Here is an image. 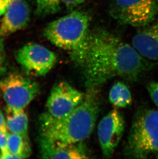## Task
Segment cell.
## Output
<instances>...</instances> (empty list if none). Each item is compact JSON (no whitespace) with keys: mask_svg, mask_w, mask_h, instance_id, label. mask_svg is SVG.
<instances>
[{"mask_svg":"<svg viewBox=\"0 0 158 159\" xmlns=\"http://www.w3.org/2000/svg\"><path fill=\"white\" fill-rule=\"evenodd\" d=\"M0 91L8 107L24 109L37 96L40 86L30 78L11 74L0 81Z\"/></svg>","mask_w":158,"mask_h":159,"instance_id":"8992f818","label":"cell"},{"mask_svg":"<svg viewBox=\"0 0 158 159\" xmlns=\"http://www.w3.org/2000/svg\"><path fill=\"white\" fill-rule=\"evenodd\" d=\"M5 51H4V38H0V65L3 63L4 60Z\"/></svg>","mask_w":158,"mask_h":159,"instance_id":"44dd1931","label":"cell"},{"mask_svg":"<svg viewBox=\"0 0 158 159\" xmlns=\"http://www.w3.org/2000/svg\"><path fill=\"white\" fill-rule=\"evenodd\" d=\"M155 65L132 44L103 29L90 31L86 49L78 63L87 89H97L117 77L137 81Z\"/></svg>","mask_w":158,"mask_h":159,"instance_id":"6da1fadb","label":"cell"},{"mask_svg":"<svg viewBox=\"0 0 158 159\" xmlns=\"http://www.w3.org/2000/svg\"><path fill=\"white\" fill-rule=\"evenodd\" d=\"M0 23H1V20H0ZM2 37H1V34H0V38Z\"/></svg>","mask_w":158,"mask_h":159,"instance_id":"603a6c76","label":"cell"},{"mask_svg":"<svg viewBox=\"0 0 158 159\" xmlns=\"http://www.w3.org/2000/svg\"><path fill=\"white\" fill-rule=\"evenodd\" d=\"M124 152L128 158L145 159L158 154V111L143 109L133 119Z\"/></svg>","mask_w":158,"mask_h":159,"instance_id":"277c9868","label":"cell"},{"mask_svg":"<svg viewBox=\"0 0 158 159\" xmlns=\"http://www.w3.org/2000/svg\"><path fill=\"white\" fill-rule=\"evenodd\" d=\"M85 94L65 81L57 83L51 90L47 101L48 114L55 118L67 116L83 101Z\"/></svg>","mask_w":158,"mask_h":159,"instance_id":"ba28073f","label":"cell"},{"mask_svg":"<svg viewBox=\"0 0 158 159\" xmlns=\"http://www.w3.org/2000/svg\"><path fill=\"white\" fill-rule=\"evenodd\" d=\"M11 0H0V17L3 16Z\"/></svg>","mask_w":158,"mask_h":159,"instance_id":"7402d4cb","label":"cell"},{"mask_svg":"<svg viewBox=\"0 0 158 159\" xmlns=\"http://www.w3.org/2000/svg\"><path fill=\"white\" fill-rule=\"evenodd\" d=\"M99 112L97 89H88L81 104L65 116L55 118L47 112L41 115L40 137L60 145L82 142L94 130Z\"/></svg>","mask_w":158,"mask_h":159,"instance_id":"7a4b0ae2","label":"cell"},{"mask_svg":"<svg viewBox=\"0 0 158 159\" xmlns=\"http://www.w3.org/2000/svg\"><path fill=\"white\" fill-rule=\"evenodd\" d=\"M15 58L24 71L33 76L46 75L57 60L53 52L36 43L26 44L20 48L15 53Z\"/></svg>","mask_w":158,"mask_h":159,"instance_id":"52a82bcc","label":"cell"},{"mask_svg":"<svg viewBox=\"0 0 158 159\" xmlns=\"http://www.w3.org/2000/svg\"><path fill=\"white\" fill-rule=\"evenodd\" d=\"M125 122L122 114L115 109L100 120L97 134L100 148L105 158L112 157L124 134Z\"/></svg>","mask_w":158,"mask_h":159,"instance_id":"9c48e42d","label":"cell"},{"mask_svg":"<svg viewBox=\"0 0 158 159\" xmlns=\"http://www.w3.org/2000/svg\"><path fill=\"white\" fill-rule=\"evenodd\" d=\"M111 12L121 24L144 27L158 16V0H113Z\"/></svg>","mask_w":158,"mask_h":159,"instance_id":"5b68a950","label":"cell"},{"mask_svg":"<svg viewBox=\"0 0 158 159\" xmlns=\"http://www.w3.org/2000/svg\"><path fill=\"white\" fill-rule=\"evenodd\" d=\"M90 17L87 12L75 11L49 23L44 30L48 40L69 53L78 65L90 38Z\"/></svg>","mask_w":158,"mask_h":159,"instance_id":"3957f363","label":"cell"},{"mask_svg":"<svg viewBox=\"0 0 158 159\" xmlns=\"http://www.w3.org/2000/svg\"><path fill=\"white\" fill-rule=\"evenodd\" d=\"M36 15L44 17L56 14L61 10L62 0H36Z\"/></svg>","mask_w":158,"mask_h":159,"instance_id":"2e32d148","label":"cell"},{"mask_svg":"<svg viewBox=\"0 0 158 159\" xmlns=\"http://www.w3.org/2000/svg\"><path fill=\"white\" fill-rule=\"evenodd\" d=\"M89 0H62V3L69 10H72L75 7L83 4Z\"/></svg>","mask_w":158,"mask_h":159,"instance_id":"ac0fdd59","label":"cell"},{"mask_svg":"<svg viewBox=\"0 0 158 159\" xmlns=\"http://www.w3.org/2000/svg\"><path fill=\"white\" fill-rule=\"evenodd\" d=\"M6 117L8 130L29 140V117L24 109L15 110L7 107Z\"/></svg>","mask_w":158,"mask_h":159,"instance_id":"4fadbf2b","label":"cell"},{"mask_svg":"<svg viewBox=\"0 0 158 159\" xmlns=\"http://www.w3.org/2000/svg\"><path fill=\"white\" fill-rule=\"evenodd\" d=\"M147 90L153 102L158 106V83H148L147 85Z\"/></svg>","mask_w":158,"mask_h":159,"instance_id":"e0dca14e","label":"cell"},{"mask_svg":"<svg viewBox=\"0 0 158 159\" xmlns=\"http://www.w3.org/2000/svg\"><path fill=\"white\" fill-rule=\"evenodd\" d=\"M0 130L7 133V128L6 126V119L3 113L0 111Z\"/></svg>","mask_w":158,"mask_h":159,"instance_id":"ffe728a7","label":"cell"},{"mask_svg":"<svg viewBox=\"0 0 158 159\" xmlns=\"http://www.w3.org/2000/svg\"><path fill=\"white\" fill-rule=\"evenodd\" d=\"M157 158H158V156H157Z\"/></svg>","mask_w":158,"mask_h":159,"instance_id":"cb8c5ba5","label":"cell"},{"mask_svg":"<svg viewBox=\"0 0 158 159\" xmlns=\"http://www.w3.org/2000/svg\"><path fill=\"white\" fill-rule=\"evenodd\" d=\"M109 99L117 108H126L132 102L131 92L124 83L118 81L113 84L109 91Z\"/></svg>","mask_w":158,"mask_h":159,"instance_id":"5bb4252c","label":"cell"},{"mask_svg":"<svg viewBox=\"0 0 158 159\" xmlns=\"http://www.w3.org/2000/svg\"><path fill=\"white\" fill-rule=\"evenodd\" d=\"M41 157L44 159H87L88 152L83 142L69 145H60L39 138Z\"/></svg>","mask_w":158,"mask_h":159,"instance_id":"7c38bea8","label":"cell"},{"mask_svg":"<svg viewBox=\"0 0 158 159\" xmlns=\"http://www.w3.org/2000/svg\"><path fill=\"white\" fill-rule=\"evenodd\" d=\"M131 44L144 58L158 65V20L137 32Z\"/></svg>","mask_w":158,"mask_h":159,"instance_id":"8fae6325","label":"cell"},{"mask_svg":"<svg viewBox=\"0 0 158 159\" xmlns=\"http://www.w3.org/2000/svg\"><path fill=\"white\" fill-rule=\"evenodd\" d=\"M7 149L18 159L28 158L30 155L29 140L17 134L7 133Z\"/></svg>","mask_w":158,"mask_h":159,"instance_id":"9a60e30c","label":"cell"},{"mask_svg":"<svg viewBox=\"0 0 158 159\" xmlns=\"http://www.w3.org/2000/svg\"><path fill=\"white\" fill-rule=\"evenodd\" d=\"M30 8L27 0H11L0 23L1 37L24 29L30 21Z\"/></svg>","mask_w":158,"mask_h":159,"instance_id":"30bf717a","label":"cell"},{"mask_svg":"<svg viewBox=\"0 0 158 159\" xmlns=\"http://www.w3.org/2000/svg\"><path fill=\"white\" fill-rule=\"evenodd\" d=\"M7 133L0 130V150L1 151L7 149Z\"/></svg>","mask_w":158,"mask_h":159,"instance_id":"d6986e66","label":"cell"}]
</instances>
